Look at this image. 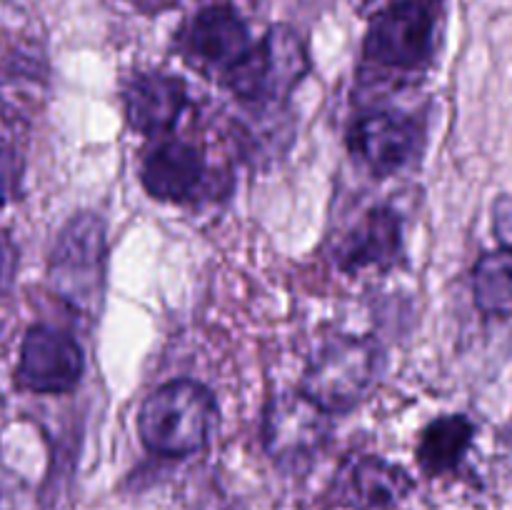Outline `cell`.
<instances>
[{"label":"cell","mask_w":512,"mask_h":510,"mask_svg":"<svg viewBox=\"0 0 512 510\" xmlns=\"http://www.w3.org/2000/svg\"><path fill=\"white\" fill-rule=\"evenodd\" d=\"M218 425L213 393L195 380H173L148 395L138 415L140 440L165 458H185L205 448Z\"/></svg>","instance_id":"obj_1"},{"label":"cell","mask_w":512,"mask_h":510,"mask_svg":"<svg viewBox=\"0 0 512 510\" xmlns=\"http://www.w3.org/2000/svg\"><path fill=\"white\" fill-rule=\"evenodd\" d=\"M383 365V350L373 338L340 335L330 340L308 365L303 393L330 415L350 413L378 388Z\"/></svg>","instance_id":"obj_2"},{"label":"cell","mask_w":512,"mask_h":510,"mask_svg":"<svg viewBox=\"0 0 512 510\" xmlns=\"http://www.w3.org/2000/svg\"><path fill=\"white\" fill-rule=\"evenodd\" d=\"M105 225L98 215L80 213L63 225L50 250V288L78 313H100L105 285Z\"/></svg>","instance_id":"obj_3"},{"label":"cell","mask_w":512,"mask_h":510,"mask_svg":"<svg viewBox=\"0 0 512 510\" xmlns=\"http://www.w3.org/2000/svg\"><path fill=\"white\" fill-rule=\"evenodd\" d=\"M308 65V50L300 35L288 25H275L255 43L243 68L228 80V88L240 98L278 103L305 78Z\"/></svg>","instance_id":"obj_4"},{"label":"cell","mask_w":512,"mask_h":510,"mask_svg":"<svg viewBox=\"0 0 512 510\" xmlns=\"http://www.w3.org/2000/svg\"><path fill=\"white\" fill-rule=\"evenodd\" d=\"M248 25L228 5L200 10L183 33V50L200 70L218 75L225 85L253 53Z\"/></svg>","instance_id":"obj_5"},{"label":"cell","mask_w":512,"mask_h":510,"mask_svg":"<svg viewBox=\"0 0 512 510\" xmlns=\"http://www.w3.org/2000/svg\"><path fill=\"white\" fill-rule=\"evenodd\" d=\"M328 410L300 393H283L265 410L263 443L280 463H300L318 453L330 433Z\"/></svg>","instance_id":"obj_6"},{"label":"cell","mask_w":512,"mask_h":510,"mask_svg":"<svg viewBox=\"0 0 512 510\" xmlns=\"http://www.w3.org/2000/svg\"><path fill=\"white\" fill-rule=\"evenodd\" d=\"M85 360L70 335L48 325L28 330L20 345L18 380L33 393H70L83 378Z\"/></svg>","instance_id":"obj_7"},{"label":"cell","mask_w":512,"mask_h":510,"mask_svg":"<svg viewBox=\"0 0 512 510\" xmlns=\"http://www.w3.org/2000/svg\"><path fill=\"white\" fill-rule=\"evenodd\" d=\"M348 145L373 175H393L418 155L420 128L410 115L375 110L353 123Z\"/></svg>","instance_id":"obj_8"},{"label":"cell","mask_w":512,"mask_h":510,"mask_svg":"<svg viewBox=\"0 0 512 510\" xmlns=\"http://www.w3.org/2000/svg\"><path fill=\"white\" fill-rule=\"evenodd\" d=\"M215 175L210 173L203 153L180 140L158 145L140 168V183L153 198L168 203H190L200 195L215 193Z\"/></svg>","instance_id":"obj_9"},{"label":"cell","mask_w":512,"mask_h":510,"mask_svg":"<svg viewBox=\"0 0 512 510\" xmlns=\"http://www.w3.org/2000/svg\"><path fill=\"white\" fill-rule=\"evenodd\" d=\"M185 103V83L168 73H138L123 88L125 118L143 135L170 133Z\"/></svg>","instance_id":"obj_10"},{"label":"cell","mask_w":512,"mask_h":510,"mask_svg":"<svg viewBox=\"0 0 512 510\" xmlns=\"http://www.w3.org/2000/svg\"><path fill=\"white\" fill-rule=\"evenodd\" d=\"M493 228L500 248L490 250L475 263L473 293L485 315H512V195H503L493 205Z\"/></svg>","instance_id":"obj_11"},{"label":"cell","mask_w":512,"mask_h":510,"mask_svg":"<svg viewBox=\"0 0 512 510\" xmlns=\"http://www.w3.org/2000/svg\"><path fill=\"white\" fill-rule=\"evenodd\" d=\"M403 248L400 218L390 208H373L343 240L338 250L340 268L348 273L378 268L388 270Z\"/></svg>","instance_id":"obj_12"},{"label":"cell","mask_w":512,"mask_h":510,"mask_svg":"<svg viewBox=\"0 0 512 510\" xmlns=\"http://www.w3.org/2000/svg\"><path fill=\"white\" fill-rule=\"evenodd\" d=\"M413 490L403 468L380 458H358L348 465L338 483V500L358 510L390 508Z\"/></svg>","instance_id":"obj_13"},{"label":"cell","mask_w":512,"mask_h":510,"mask_svg":"<svg viewBox=\"0 0 512 510\" xmlns=\"http://www.w3.org/2000/svg\"><path fill=\"white\" fill-rule=\"evenodd\" d=\"M473 423L463 415H445L423 430L418 445V460L425 473L440 475L458 468L473 443Z\"/></svg>","instance_id":"obj_14"},{"label":"cell","mask_w":512,"mask_h":510,"mask_svg":"<svg viewBox=\"0 0 512 510\" xmlns=\"http://www.w3.org/2000/svg\"><path fill=\"white\" fill-rule=\"evenodd\" d=\"M23 183V160L15 150L0 145V208L18 198Z\"/></svg>","instance_id":"obj_15"},{"label":"cell","mask_w":512,"mask_h":510,"mask_svg":"<svg viewBox=\"0 0 512 510\" xmlns=\"http://www.w3.org/2000/svg\"><path fill=\"white\" fill-rule=\"evenodd\" d=\"M15 270H18V250H15L13 240L8 235L0 233V295L10 290L15 280Z\"/></svg>","instance_id":"obj_16"},{"label":"cell","mask_w":512,"mask_h":510,"mask_svg":"<svg viewBox=\"0 0 512 510\" xmlns=\"http://www.w3.org/2000/svg\"><path fill=\"white\" fill-rule=\"evenodd\" d=\"M130 3L138 10H143V13H163V10L173 8L178 0H130Z\"/></svg>","instance_id":"obj_17"}]
</instances>
